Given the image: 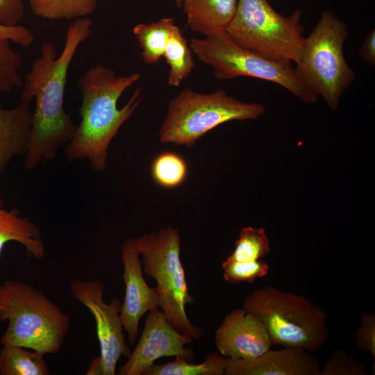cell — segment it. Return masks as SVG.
Here are the masks:
<instances>
[{"label": "cell", "mask_w": 375, "mask_h": 375, "mask_svg": "<svg viewBox=\"0 0 375 375\" xmlns=\"http://www.w3.org/2000/svg\"><path fill=\"white\" fill-rule=\"evenodd\" d=\"M92 27L88 17L73 20L67 28L59 56L53 43L44 42L40 54L23 78L21 101L30 103L35 100L28 146L24 155V167L27 169L53 160L58 149L74 135L77 126L64 109L67 77L76 51L90 36Z\"/></svg>", "instance_id": "obj_1"}, {"label": "cell", "mask_w": 375, "mask_h": 375, "mask_svg": "<svg viewBox=\"0 0 375 375\" xmlns=\"http://www.w3.org/2000/svg\"><path fill=\"white\" fill-rule=\"evenodd\" d=\"M140 78L139 72L119 75L101 63L83 72L77 81L82 95L81 122L65 148L68 160L87 158L94 171L106 169L109 144L139 106L142 89L136 88L122 108L118 100Z\"/></svg>", "instance_id": "obj_2"}, {"label": "cell", "mask_w": 375, "mask_h": 375, "mask_svg": "<svg viewBox=\"0 0 375 375\" xmlns=\"http://www.w3.org/2000/svg\"><path fill=\"white\" fill-rule=\"evenodd\" d=\"M0 321L8 322L2 345H17L40 354L60 349L69 318L43 292L22 281L0 285Z\"/></svg>", "instance_id": "obj_3"}, {"label": "cell", "mask_w": 375, "mask_h": 375, "mask_svg": "<svg viewBox=\"0 0 375 375\" xmlns=\"http://www.w3.org/2000/svg\"><path fill=\"white\" fill-rule=\"evenodd\" d=\"M243 308L262 323L272 344L313 352L328 340L325 312L302 295L265 286L251 292Z\"/></svg>", "instance_id": "obj_4"}, {"label": "cell", "mask_w": 375, "mask_h": 375, "mask_svg": "<svg viewBox=\"0 0 375 375\" xmlns=\"http://www.w3.org/2000/svg\"><path fill=\"white\" fill-rule=\"evenodd\" d=\"M348 35L347 24L328 10H324L305 37L295 70L302 82L328 106L336 109L344 91L356 78L346 60L343 47Z\"/></svg>", "instance_id": "obj_5"}, {"label": "cell", "mask_w": 375, "mask_h": 375, "mask_svg": "<svg viewBox=\"0 0 375 375\" xmlns=\"http://www.w3.org/2000/svg\"><path fill=\"white\" fill-rule=\"evenodd\" d=\"M134 241L142 256V269L157 283L154 288L160 310L178 331L198 340L203 331L191 323L185 312V306L192 304L194 299L189 293L181 260L178 230L169 226Z\"/></svg>", "instance_id": "obj_6"}, {"label": "cell", "mask_w": 375, "mask_h": 375, "mask_svg": "<svg viewBox=\"0 0 375 375\" xmlns=\"http://www.w3.org/2000/svg\"><path fill=\"white\" fill-rule=\"evenodd\" d=\"M265 112L262 105L241 101L223 90L203 94L185 88L169 103L159 131L160 140L192 147L219 125L233 120L256 119Z\"/></svg>", "instance_id": "obj_7"}, {"label": "cell", "mask_w": 375, "mask_h": 375, "mask_svg": "<svg viewBox=\"0 0 375 375\" xmlns=\"http://www.w3.org/2000/svg\"><path fill=\"white\" fill-rule=\"evenodd\" d=\"M192 51L210 65L219 80L248 76L274 83L306 103H315L317 97L299 77L292 62L273 60L235 42L220 31L192 38Z\"/></svg>", "instance_id": "obj_8"}, {"label": "cell", "mask_w": 375, "mask_h": 375, "mask_svg": "<svg viewBox=\"0 0 375 375\" xmlns=\"http://www.w3.org/2000/svg\"><path fill=\"white\" fill-rule=\"evenodd\" d=\"M302 11L284 16L267 0H239L225 30L238 44L273 60L295 62L304 43Z\"/></svg>", "instance_id": "obj_9"}, {"label": "cell", "mask_w": 375, "mask_h": 375, "mask_svg": "<svg viewBox=\"0 0 375 375\" xmlns=\"http://www.w3.org/2000/svg\"><path fill=\"white\" fill-rule=\"evenodd\" d=\"M104 283L99 279L90 281L74 278L69 285L72 295L92 313L96 323L99 354L91 360L87 375H115L117 364L131 350L126 344L120 317L121 302L113 299L103 301Z\"/></svg>", "instance_id": "obj_10"}, {"label": "cell", "mask_w": 375, "mask_h": 375, "mask_svg": "<svg viewBox=\"0 0 375 375\" xmlns=\"http://www.w3.org/2000/svg\"><path fill=\"white\" fill-rule=\"evenodd\" d=\"M192 340L178 331L159 308L147 315L142 335L126 362L119 370V375H143L157 359L162 357L191 360L194 353L185 347Z\"/></svg>", "instance_id": "obj_11"}, {"label": "cell", "mask_w": 375, "mask_h": 375, "mask_svg": "<svg viewBox=\"0 0 375 375\" xmlns=\"http://www.w3.org/2000/svg\"><path fill=\"white\" fill-rule=\"evenodd\" d=\"M121 258L125 295L121 304L120 317L128 341L133 344L138 338L141 317L147 312L160 308V303L156 290L147 285L143 276L140 253L134 239H127L123 243Z\"/></svg>", "instance_id": "obj_12"}, {"label": "cell", "mask_w": 375, "mask_h": 375, "mask_svg": "<svg viewBox=\"0 0 375 375\" xmlns=\"http://www.w3.org/2000/svg\"><path fill=\"white\" fill-rule=\"evenodd\" d=\"M215 344L224 357L247 359L271 349L272 343L262 323L244 308L228 312L215 332Z\"/></svg>", "instance_id": "obj_13"}, {"label": "cell", "mask_w": 375, "mask_h": 375, "mask_svg": "<svg viewBox=\"0 0 375 375\" xmlns=\"http://www.w3.org/2000/svg\"><path fill=\"white\" fill-rule=\"evenodd\" d=\"M318 360L308 351L296 347L271 349L251 358H227L225 375H320Z\"/></svg>", "instance_id": "obj_14"}, {"label": "cell", "mask_w": 375, "mask_h": 375, "mask_svg": "<svg viewBox=\"0 0 375 375\" xmlns=\"http://www.w3.org/2000/svg\"><path fill=\"white\" fill-rule=\"evenodd\" d=\"M33 117L28 103L21 101L9 109L0 107V174L14 157L25 154Z\"/></svg>", "instance_id": "obj_15"}, {"label": "cell", "mask_w": 375, "mask_h": 375, "mask_svg": "<svg viewBox=\"0 0 375 375\" xmlns=\"http://www.w3.org/2000/svg\"><path fill=\"white\" fill-rule=\"evenodd\" d=\"M239 0H183L187 25L204 35L225 31L231 23Z\"/></svg>", "instance_id": "obj_16"}, {"label": "cell", "mask_w": 375, "mask_h": 375, "mask_svg": "<svg viewBox=\"0 0 375 375\" xmlns=\"http://www.w3.org/2000/svg\"><path fill=\"white\" fill-rule=\"evenodd\" d=\"M11 241L22 244L27 253L37 260L45 256L40 228L28 218L22 217L18 210L4 208L0 196V256L4 246Z\"/></svg>", "instance_id": "obj_17"}, {"label": "cell", "mask_w": 375, "mask_h": 375, "mask_svg": "<svg viewBox=\"0 0 375 375\" xmlns=\"http://www.w3.org/2000/svg\"><path fill=\"white\" fill-rule=\"evenodd\" d=\"M172 17H164L150 23L135 25L132 33L138 40L144 62L149 65L158 62L175 26Z\"/></svg>", "instance_id": "obj_18"}, {"label": "cell", "mask_w": 375, "mask_h": 375, "mask_svg": "<svg viewBox=\"0 0 375 375\" xmlns=\"http://www.w3.org/2000/svg\"><path fill=\"white\" fill-rule=\"evenodd\" d=\"M43 356L23 347L3 345L0 351V374L49 375Z\"/></svg>", "instance_id": "obj_19"}, {"label": "cell", "mask_w": 375, "mask_h": 375, "mask_svg": "<svg viewBox=\"0 0 375 375\" xmlns=\"http://www.w3.org/2000/svg\"><path fill=\"white\" fill-rule=\"evenodd\" d=\"M192 53L183 31L175 25L163 53L169 67L167 78L169 85L177 87L190 76L194 67Z\"/></svg>", "instance_id": "obj_20"}, {"label": "cell", "mask_w": 375, "mask_h": 375, "mask_svg": "<svg viewBox=\"0 0 375 375\" xmlns=\"http://www.w3.org/2000/svg\"><path fill=\"white\" fill-rule=\"evenodd\" d=\"M99 0H29L33 15L47 20H75L92 15Z\"/></svg>", "instance_id": "obj_21"}, {"label": "cell", "mask_w": 375, "mask_h": 375, "mask_svg": "<svg viewBox=\"0 0 375 375\" xmlns=\"http://www.w3.org/2000/svg\"><path fill=\"white\" fill-rule=\"evenodd\" d=\"M226 364L227 358L215 351L198 364L178 358L165 364L153 363L146 369L143 375H224Z\"/></svg>", "instance_id": "obj_22"}, {"label": "cell", "mask_w": 375, "mask_h": 375, "mask_svg": "<svg viewBox=\"0 0 375 375\" xmlns=\"http://www.w3.org/2000/svg\"><path fill=\"white\" fill-rule=\"evenodd\" d=\"M269 251V240L263 227L247 226L242 228L233 253L227 262L258 260Z\"/></svg>", "instance_id": "obj_23"}, {"label": "cell", "mask_w": 375, "mask_h": 375, "mask_svg": "<svg viewBox=\"0 0 375 375\" xmlns=\"http://www.w3.org/2000/svg\"><path fill=\"white\" fill-rule=\"evenodd\" d=\"M187 174V164L176 153H160L151 164V175L154 181L165 188L179 186L185 180Z\"/></svg>", "instance_id": "obj_24"}, {"label": "cell", "mask_w": 375, "mask_h": 375, "mask_svg": "<svg viewBox=\"0 0 375 375\" xmlns=\"http://www.w3.org/2000/svg\"><path fill=\"white\" fill-rule=\"evenodd\" d=\"M10 41L0 37V92H10L22 88L23 78L19 73L21 54L12 48Z\"/></svg>", "instance_id": "obj_25"}, {"label": "cell", "mask_w": 375, "mask_h": 375, "mask_svg": "<svg viewBox=\"0 0 375 375\" xmlns=\"http://www.w3.org/2000/svg\"><path fill=\"white\" fill-rule=\"evenodd\" d=\"M224 280L232 284L252 283L268 274L269 265L263 260L247 262H227L222 264Z\"/></svg>", "instance_id": "obj_26"}, {"label": "cell", "mask_w": 375, "mask_h": 375, "mask_svg": "<svg viewBox=\"0 0 375 375\" xmlns=\"http://www.w3.org/2000/svg\"><path fill=\"white\" fill-rule=\"evenodd\" d=\"M366 366L344 351L335 349L326 361L320 375H368Z\"/></svg>", "instance_id": "obj_27"}, {"label": "cell", "mask_w": 375, "mask_h": 375, "mask_svg": "<svg viewBox=\"0 0 375 375\" xmlns=\"http://www.w3.org/2000/svg\"><path fill=\"white\" fill-rule=\"evenodd\" d=\"M356 346L361 350L370 353L375 357V315L364 312L360 317V324L355 333Z\"/></svg>", "instance_id": "obj_28"}, {"label": "cell", "mask_w": 375, "mask_h": 375, "mask_svg": "<svg viewBox=\"0 0 375 375\" xmlns=\"http://www.w3.org/2000/svg\"><path fill=\"white\" fill-rule=\"evenodd\" d=\"M24 14V0H0V24H19Z\"/></svg>", "instance_id": "obj_29"}, {"label": "cell", "mask_w": 375, "mask_h": 375, "mask_svg": "<svg viewBox=\"0 0 375 375\" xmlns=\"http://www.w3.org/2000/svg\"><path fill=\"white\" fill-rule=\"evenodd\" d=\"M0 37L10 40L22 47H30L34 41L32 31L22 25L6 26L0 24Z\"/></svg>", "instance_id": "obj_30"}, {"label": "cell", "mask_w": 375, "mask_h": 375, "mask_svg": "<svg viewBox=\"0 0 375 375\" xmlns=\"http://www.w3.org/2000/svg\"><path fill=\"white\" fill-rule=\"evenodd\" d=\"M360 58L367 64L375 65V30L366 36L360 50Z\"/></svg>", "instance_id": "obj_31"}, {"label": "cell", "mask_w": 375, "mask_h": 375, "mask_svg": "<svg viewBox=\"0 0 375 375\" xmlns=\"http://www.w3.org/2000/svg\"><path fill=\"white\" fill-rule=\"evenodd\" d=\"M178 7H181L183 0H174Z\"/></svg>", "instance_id": "obj_32"}]
</instances>
